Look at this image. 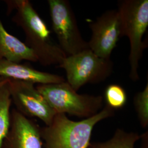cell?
<instances>
[{"label": "cell", "instance_id": "6da1fadb", "mask_svg": "<svg viewBox=\"0 0 148 148\" xmlns=\"http://www.w3.org/2000/svg\"><path fill=\"white\" fill-rule=\"evenodd\" d=\"M7 12L15 11L12 21L21 27L25 35V42L37 57L43 66H57L66 56L53 41L51 32L46 23L35 10L29 0L5 1Z\"/></svg>", "mask_w": 148, "mask_h": 148}, {"label": "cell", "instance_id": "7a4b0ae2", "mask_svg": "<svg viewBox=\"0 0 148 148\" xmlns=\"http://www.w3.org/2000/svg\"><path fill=\"white\" fill-rule=\"evenodd\" d=\"M106 105L92 116L79 121L71 120L64 114H56L52 123L41 127L43 148H88L93 128L98 122L114 115Z\"/></svg>", "mask_w": 148, "mask_h": 148}, {"label": "cell", "instance_id": "3957f363", "mask_svg": "<svg viewBox=\"0 0 148 148\" xmlns=\"http://www.w3.org/2000/svg\"><path fill=\"white\" fill-rule=\"evenodd\" d=\"M117 10L121 18L122 36H127L130 43L129 76L136 82L139 79V61L147 47V42L143 41V38L148 27V1H120Z\"/></svg>", "mask_w": 148, "mask_h": 148}, {"label": "cell", "instance_id": "277c9868", "mask_svg": "<svg viewBox=\"0 0 148 148\" xmlns=\"http://www.w3.org/2000/svg\"><path fill=\"white\" fill-rule=\"evenodd\" d=\"M36 88L56 114H68L86 119L102 109V96L79 94L66 81L37 85Z\"/></svg>", "mask_w": 148, "mask_h": 148}, {"label": "cell", "instance_id": "5b68a950", "mask_svg": "<svg viewBox=\"0 0 148 148\" xmlns=\"http://www.w3.org/2000/svg\"><path fill=\"white\" fill-rule=\"evenodd\" d=\"M113 65L111 59L101 58L87 48L66 56L58 67L65 70L66 81L77 92L86 84L104 81L112 74Z\"/></svg>", "mask_w": 148, "mask_h": 148}, {"label": "cell", "instance_id": "8992f818", "mask_svg": "<svg viewBox=\"0 0 148 148\" xmlns=\"http://www.w3.org/2000/svg\"><path fill=\"white\" fill-rule=\"evenodd\" d=\"M52 27L58 45L66 56L89 48L82 36L72 7L67 0L47 1Z\"/></svg>", "mask_w": 148, "mask_h": 148}, {"label": "cell", "instance_id": "52a82bcc", "mask_svg": "<svg viewBox=\"0 0 148 148\" xmlns=\"http://www.w3.org/2000/svg\"><path fill=\"white\" fill-rule=\"evenodd\" d=\"M8 86L12 102L16 106V110L28 118L38 119L45 126L52 123L56 113L34 84L9 79Z\"/></svg>", "mask_w": 148, "mask_h": 148}, {"label": "cell", "instance_id": "ba28073f", "mask_svg": "<svg viewBox=\"0 0 148 148\" xmlns=\"http://www.w3.org/2000/svg\"><path fill=\"white\" fill-rule=\"evenodd\" d=\"M92 35L88 48L101 58L110 59L111 54L122 36L121 18L117 10H108L91 23Z\"/></svg>", "mask_w": 148, "mask_h": 148}, {"label": "cell", "instance_id": "9c48e42d", "mask_svg": "<svg viewBox=\"0 0 148 148\" xmlns=\"http://www.w3.org/2000/svg\"><path fill=\"white\" fill-rule=\"evenodd\" d=\"M2 148H43L41 127L15 108L11 111V123Z\"/></svg>", "mask_w": 148, "mask_h": 148}, {"label": "cell", "instance_id": "30bf717a", "mask_svg": "<svg viewBox=\"0 0 148 148\" xmlns=\"http://www.w3.org/2000/svg\"><path fill=\"white\" fill-rule=\"evenodd\" d=\"M0 77L32 82L34 84H58L65 81L63 76L41 71L21 63L0 59Z\"/></svg>", "mask_w": 148, "mask_h": 148}, {"label": "cell", "instance_id": "8fae6325", "mask_svg": "<svg viewBox=\"0 0 148 148\" xmlns=\"http://www.w3.org/2000/svg\"><path fill=\"white\" fill-rule=\"evenodd\" d=\"M0 59L15 63L23 60L37 62V57L25 42L6 30L0 19Z\"/></svg>", "mask_w": 148, "mask_h": 148}, {"label": "cell", "instance_id": "7c38bea8", "mask_svg": "<svg viewBox=\"0 0 148 148\" xmlns=\"http://www.w3.org/2000/svg\"><path fill=\"white\" fill-rule=\"evenodd\" d=\"M141 137L138 133L127 132L119 128L110 139L103 142L90 143L88 148H134L135 144Z\"/></svg>", "mask_w": 148, "mask_h": 148}, {"label": "cell", "instance_id": "4fadbf2b", "mask_svg": "<svg viewBox=\"0 0 148 148\" xmlns=\"http://www.w3.org/2000/svg\"><path fill=\"white\" fill-rule=\"evenodd\" d=\"M8 83L0 89V148L2 147L11 123L10 109L12 102Z\"/></svg>", "mask_w": 148, "mask_h": 148}, {"label": "cell", "instance_id": "5bb4252c", "mask_svg": "<svg viewBox=\"0 0 148 148\" xmlns=\"http://www.w3.org/2000/svg\"><path fill=\"white\" fill-rule=\"evenodd\" d=\"M104 95L106 106L114 110L123 108L127 103V93L120 85H108L106 88Z\"/></svg>", "mask_w": 148, "mask_h": 148}, {"label": "cell", "instance_id": "9a60e30c", "mask_svg": "<svg viewBox=\"0 0 148 148\" xmlns=\"http://www.w3.org/2000/svg\"><path fill=\"white\" fill-rule=\"evenodd\" d=\"M133 103L141 126H148V83L142 91L139 92L134 97Z\"/></svg>", "mask_w": 148, "mask_h": 148}, {"label": "cell", "instance_id": "2e32d148", "mask_svg": "<svg viewBox=\"0 0 148 148\" xmlns=\"http://www.w3.org/2000/svg\"><path fill=\"white\" fill-rule=\"evenodd\" d=\"M8 79L0 77V89L8 82Z\"/></svg>", "mask_w": 148, "mask_h": 148}]
</instances>
